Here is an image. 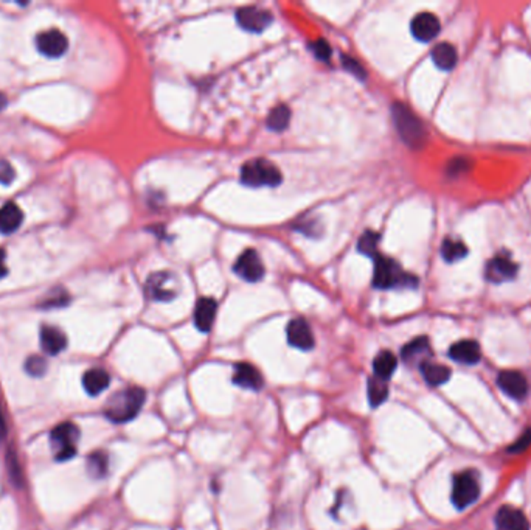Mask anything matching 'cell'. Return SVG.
<instances>
[{"mask_svg":"<svg viewBox=\"0 0 531 530\" xmlns=\"http://www.w3.org/2000/svg\"><path fill=\"white\" fill-rule=\"evenodd\" d=\"M146 400V392L142 387L131 386L115 392L107 400L105 415L110 422L126 423L138 415Z\"/></svg>","mask_w":531,"mask_h":530,"instance_id":"cell-1","label":"cell"},{"mask_svg":"<svg viewBox=\"0 0 531 530\" xmlns=\"http://www.w3.org/2000/svg\"><path fill=\"white\" fill-rule=\"evenodd\" d=\"M392 115L395 127L398 132H400L402 141L410 148H421L426 142V129L418 117L407 106L401 105V103H395L392 106Z\"/></svg>","mask_w":531,"mask_h":530,"instance_id":"cell-2","label":"cell"},{"mask_svg":"<svg viewBox=\"0 0 531 530\" xmlns=\"http://www.w3.org/2000/svg\"><path fill=\"white\" fill-rule=\"evenodd\" d=\"M241 182L247 187H275L282 182V173L269 160H249L241 168Z\"/></svg>","mask_w":531,"mask_h":530,"instance_id":"cell-3","label":"cell"},{"mask_svg":"<svg viewBox=\"0 0 531 530\" xmlns=\"http://www.w3.org/2000/svg\"><path fill=\"white\" fill-rule=\"evenodd\" d=\"M409 282L417 283L415 278L402 272V269L398 266V263L387 259V257H376L374 261V274H373V285L376 288L387 290L395 288L400 285H409Z\"/></svg>","mask_w":531,"mask_h":530,"instance_id":"cell-4","label":"cell"},{"mask_svg":"<svg viewBox=\"0 0 531 530\" xmlns=\"http://www.w3.org/2000/svg\"><path fill=\"white\" fill-rule=\"evenodd\" d=\"M51 446L55 450L56 460H69L77 454L79 429L75 423L64 422L58 425L50 434Z\"/></svg>","mask_w":531,"mask_h":530,"instance_id":"cell-5","label":"cell"},{"mask_svg":"<svg viewBox=\"0 0 531 530\" xmlns=\"http://www.w3.org/2000/svg\"><path fill=\"white\" fill-rule=\"evenodd\" d=\"M480 496V482L472 471H463L455 474L452 484V504L459 510L468 509Z\"/></svg>","mask_w":531,"mask_h":530,"instance_id":"cell-6","label":"cell"},{"mask_svg":"<svg viewBox=\"0 0 531 530\" xmlns=\"http://www.w3.org/2000/svg\"><path fill=\"white\" fill-rule=\"evenodd\" d=\"M235 272L246 282H258L264 276L263 261L256 250L247 249L242 252L235 263Z\"/></svg>","mask_w":531,"mask_h":530,"instance_id":"cell-7","label":"cell"},{"mask_svg":"<svg viewBox=\"0 0 531 530\" xmlns=\"http://www.w3.org/2000/svg\"><path fill=\"white\" fill-rule=\"evenodd\" d=\"M236 20H238L240 27L244 28V30L260 33L272 24L274 18H272L269 11L249 6V8H241L236 11Z\"/></svg>","mask_w":531,"mask_h":530,"instance_id":"cell-8","label":"cell"},{"mask_svg":"<svg viewBox=\"0 0 531 530\" xmlns=\"http://www.w3.org/2000/svg\"><path fill=\"white\" fill-rule=\"evenodd\" d=\"M36 46H38V50L42 55L48 58H59L67 51L69 39L59 30H48L38 34Z\"/></svg>","mask_w":531,"mask_h":530,"instance_id":"cell-9","label":"cell"},{"mask_svg":"<svg viewBox=\"0 0 531 530\" xmlns=\"http://www.w3.org/2000/svg\"><path fill=\"white\" fill-rule=\"evenodd\" d=\"M410 30L413 38L421 42H431L438 36L441 30V24L438 18L432 13H419L413 18Z\"/></svg>","mask_w":531,"mask_h":530,"instance_id":"cell-10","label":"cell"},{"mask_svg":"<svg viewBox=\"0 0 531 530\" xmlns=\"http://www.w3.org/2000/svg\"><path fill=\"white\" fill-rule=\"evenodd\" d=\"M287 342L299 350H311L314 347V336L311 327L305 319H292L287 323Z\"/></svg>","mask_w":531,"mask_h":530,"instance_id":"cell-11","label":"cell"},{"mask_svg":"<svg viewBox=\"0 0 531 530\" xmlns=\"http://www.w3.org/2000/svg\"><path fill=\"white\" fill-rule=\"evenodd\" d=\"M497 384L506 395L514 400H523L528 394V382L520 372L504 370L499 373Z\"/></svg>","mask_w":531,"mask_h":530,"instance_id":"cell-12","label":"cell"},{"mask_svg":"<svg viewBox=\"0 0 531 530\" xmlns=\"http://www.w3.org/2000/svg\"><path fill=\"white\" fill-rule=\"evenodd\" d=\"M518 266L506 255H497L486 266V278L492 283H504L516 277Z\"/></svg>","mask_w":531,"mask_h":530,"instance_id":"cell-13","label":"cell"},{"mask_svg":"<svg viewBox=\"0 0 531 530\" xmlns=\"http://www.w3.org/2000/svg\"><path fill=\"white\" fill-rule=\"evenodd\" d=\"M496 530H530L525 515L511 505L500 507L496 515Z\"/></svg>","mask_w":531,"mask_h":530,"instance_id":"cell-14","label":"cell"},{"mask_svg":"<svg viewBox=\"0 0 531 530\" xmlns=\"http://www.w3.org/2000/svg\"><path fill=\"white\" fill-rule=\"evenodd\" d=\"M146 291L152 300H171L176 296L173 277L166 272L154 274L146 285Z\"/></svg>","mask_w":531,"mask_h":530,"instance_id":"cell-15","label":"cell"},{"mask_svg":"<svg viewBox=\"0 0 531 530\" xmlns=\"http://www.w3.org/2000/svg\"><path fill=\"white\" fill-rule=\"evenodd\" d=\"M233 382L236 386L249 390H260L264 384L261 372L249 363H240L235 366Z\"/></svg>","mask_w":531,"mask_h":530,"instance_id":"cell-16","label":"cell"},{"mask_svg":"<svg viewBox=\"0 0 531 530\" xmlns=\"http://www.w3.org/2000/svg\"><path fill=\"white\" fill-rule=\"evenodd\" d=\"M41 347L50 356H56L67 347V336L58 327L44 325L41 330Z\"/></svg>","mask_w":531,"mask_h":530,"instance_id":"cell-17","label":"cell"},{"mask_svg":"<svg viewBox=\"0 0 531 530\" xmlns=\"http://www.w3.org/2000/svg\"><path fill=\"white\" fill-rule=\"evenodd\" d=\"M449 356H451L454 361L460 364H466V366H474L482 358V351H480V345H478L476 341L471 340H464L455 342L451 350H449Z\"/></svg>","mask_w":531,"mask_h":530,"instance_id":"cell-18","label":"cell"},{"mask_svg":"<svg viewBox=\"0 0 531 530\" xmlns=\"http://www.w3.org/2000/svg\"><path fill=\"white\" fill-rule=\"evenodd\" d=\"M22 221H24V212L16 202H6L0 207V233L16 232Z\"/></svg>","mask_w":531,"mask_h":530,"instance_id":"cell-19","label":"cell"},{"mask_svg":"<svg viewBox=\"0 0 531 530\" xmlns=\"http://www.w3.org/2000/svg\"><path fill=\"white\" fill-rule=\"evenodd\" d=\"M401 355L407 364L419 363V366H421L426 361H429L427 359L431 355L429 340H427V337H417V340H413L412 342L405 345Z\"/></svg>","mask_w":531,"mask_h":530,"instance_id":"cell-20","label":"cell"},{"mask_svg":"<svg viewBox=\"0 0 531 530\" xmlns=\"http://www.w3.org/2000/svg\"><path fill=\"white\" fill-rule=\"evenodd\" d=\"M110 377L105 369L95 367L83 375V387L91 396H97L109 387Z\"/></svg>","mask_w":531,"mask_h":530,"instance_id":"cell-21","label":"cell"},{"mask_svg":"<svg viewBox=\"0 0 531 530\" xmlns=\"http://www.w3.org/2000/svg\"><path fill=\"white\" fill-rule=\"evenodd\" d=\"M218 311L216 302L210 297H202L197 302L195 311L196 327L201 331H210L213 322H215Z\"/></svg>","mask_w":531,"mask_h":530,"instance_id":"cell-22","label":"cell"},{"mask_svg":"<svg viewBox=\"0 0 531 530\" xmlns=\"http://www.w3.org/2000/svg\"><path fill=\"white\" fill-rule=\"evenodd\" d=\"M432 60L441 70H451L455 67L457 60H459V55H457V50L449 42H441L438 46H435L432 50Z\"/></svg>","mask_w":531,"mask_h":530,"instance_id":"cell-23","label":"cell"},{"mask_svg":"<svg viewBox=\"0 0 531 530\" xmlns=\"http://www.w3.org/2000/svg\"><path fill=\"white\" fill-rule=\"evenodd\" d=\"M398 367V359L393 355L392 351L383 350L381 351L378 356L373 361V370H374V377H378L383 381H387L392 378V375L395 373Z\"/></svg>","mask_w":531,"mask_h":530,"instance_id":"cell-24","label":"cell"},{"mask_svg":"<svg viewBox=\"0 0 531 530\" xmlns=\"http://www.w3.org/2000/svg\"><path fill=\"white\" fill-rule=\"evenodd\" d=\"M419 367H421L424 380L432 386L445 384V382H447L449 378H451V370H449L446 366L432 363V361H426V363H423Z\"/></svg>","mask_w":531,"mask_h":530,"instance_id":"cell-25","label":"cell"},{"mask_svg":"<svg viewBox=\"0 0 531 530\" xmlns=\"http://www.w3.org/2000/svg\"><path fill=\"white\" fill-rule=\"evenodd\" d=\"M367 392H368V401L373 408H378L381 404L387 400L388 396V386L387 381H383L378 377H372L368 380L367 384Z\"/></svg>","mask_w":531,"mask_h":530,"instance_id":"cell-26","label":"cell"},{"mask_svg":"<svg viewBox=\"0 0 531 530\" xmlns=\"http://www.w3.org/2000/svg\"><path fill=\"white\" fill-rule=\"evenodd\" d=\"M441 255L447 263H455L468 255V247L461 241L445 240L441 246Z\"/></svg>","mask_w":531,"mask_h":530,"instance_id":"cell-27","label":"cell"},{"mask_svg":"<svg viewBox=\"0 0 531 530\" xmlns=\"http://www.w3.org/2000/svg\"><path fill=\"white\" fill-rule=\"evenodd\" d=\"M107 467H109V460H107L106 453L98 451L88 455L87 471H88V474L95 477V479H101V477H105L107 474Z\"/></svg>","mask_w":531,"mask_h":530,"instance_id":"cell-28","label":"cell"},{"mask_svg":"<svg viewBox=\"0 0 531 530\" xmlns=\"http://www.w3.org/2000/svg\"><path fill=\"white\" fill-rule=\"evenodd\" d=\"M291 120V110L284 105H280L270 110L268 117V128L272 131H283Z\"/></svg>","mask_w":531,"mask_h":530,"instance_id":"cell-29","label":"cell"},{"mask_svg":"<svg viewBox=\"0 0 531 530\" xmlns=\"http://www.w3.org/2000/svg\"><path fill=\"white\" fill-rule=\"evenodd\" d=\"M378 245H379V235L376 232L368 231L359 240L358 249L360 254H365L368 257H378Z\"/></svg>","mask_w":531,"mask_h":530,"instance_id":"cell-30","label":"cell"},{"mask_svg":"<svg viewBox=\"0 0 531 530\" xmlns=\"http://www.w3.org/2000/svg\"><path fill=\"white\" fill-rule=\"evenodd\" d=\"M25 370L32 377H42L47 372V361L42 356H29L25 363Z\"/></svg>","mask_w":531,"mask_h":530,"instance_id":"cell-31","label":"cell"},{"mask_svg":"<svg viewBox=\"0 0 531 530\" xmlns=\"http://www.w3.org/2000/svg\"><path fill=\"white\" fill-rule=\"evenodd\" d=\"M69 304V294L63 288H58L53 292H50L48 296L44 299V308H53V306H64Z\"/></svg>","mask_w":531,"mask_h":530,"instance_id":"cell-32","label":"cell"},{"mask_svg":"<svg viewBox=\"0 0 531 530\" xmlns=\"http://www.w3.org/2000/svg\"><path fill=\"white\" fill-rule=\"evenodd\" d=\"M342 60H343V67H345L346 70H348L350 73H353L354 77H358V78H360V79H364V78L367 77V73H365L364 67H362V65H360L356 60H353V58L346 56V55L342 56Z\"/></svg>","mask_w":531,"mask_h":530,"instance_id":"cell-33","label":"cell"},{"mask_svg":"<svg viewBox=\"0 0 531 530\" xmlns=\"http://www.w3.org/2000/svg\"><path fill=\"white\" fill-rule=\"evenodd\" d=\"M311 49H313V53L322 61H328L331 58V47L327 41H323V39L315 41L311 46Z\"/></svg>","mask_w":531,"mask_h":530,"instance_id":"cell-34","label":"cell"},{"mask_svg":"<svg viewBox=\"0 0 531 530\" xmlns=\"http://www.w3.org/2000/svg\"><path fill=\"white\" fill-rule=\"evenodd\" d=\"M14 178H16L14 168L6 160L0 159V186H10Z\"/></svg>","mask_w":531,"mask_h":530,"instance_id":"cell-35","label":"cell"},{"mask_svg":"<svg viewBox=\"0 0 531 530\" xmlns=\"http://www.w3.org/2000/svg\"><path fill=\"white\" fill-rule=\"evenodd\" d=\"M530 445H531V428L523 432V436L516 440V444L508 448V451H510V453H522L523 450H527Z\"/></svg>","mask_w":531,"mask_h":530,"instance_id":"cell-36","label":"cell"},{"mask_svg":"<svg viewBox=\"0 0 531 530\" xmlns=\"http://www.w3.org/2000/svg\"><path fill=\"white\" fill-rule=\"evenodd\" d=\"M6 272H8V269H6L5 264V250L0 249V278L5 277Z\"/></svg>","mask_w":531,"mask_h":530,"instance_id":"cell-37","label":"cell"},{"mask_svg":"<svg viewBox=\"0 0 531 530\" xmlns=\"http://www.w3.org/2000/svg\"><path fill=\"white\" fill-rule=\"evenodd\" d=\"M6 106V97L4 93H0V110Z\"/></svg>","mask_w":531,"mask_h":530,"instance_id":"cell-38","label":"cell"}]
</instances>
